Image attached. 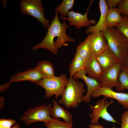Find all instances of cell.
Returning <instances> with one entry per match:
<instances>
[{
	"mask_svg": "<svg viewBox=\"0 0 128 128\" xmlns=\"http://www.w3.org/2000/svg\"><path fill=\"white\" fill-rule=\"evenodd\" d=\"M70 27L65 21L61 23L58 13L55 12L54 18L48 29L46 36L41 43L33 47V50L42 48L49 50L54 55H56L58 48H61L63 46L67 45L65 44V42L75 41L74 39L70 38L66 33V29Z\"/></svg>",
	"mask_w": 128,
	"mask_h": 128,
	"instance_id": "obj_1",
	"label": "cell"
},
{
	"mask_svg": "<svg viewBox=\"0 0 128 128\" xmlns=\"http://www.w3.org/2000/svg\"><path fill=\"white\" fill-rule=\"evenodd\" d=\"M84 84L78 81L73 77H70L62 95L58 103L63 105L67 109L75 108L83 101L85 90Z\"/></svg>",
	"mask_w": 128,
	"mask_h": 128,
	"instance_id": "obj_2",
	"label": "cell"
},
{
	"mask_svg": "<svg viewBox=\"0 0 128 128\" xmlns=\"http://www.w3.org/2000/svg\"><path fill=\"white\" fill-rule=\"evenodd\" d=\"M102 32L109 48L122 63L128 50V42L126 39L115 27L107 28Z\"/></svg>",
	"mask_w": 128,
	"mask_h": 128,
	"instance_id": "obj_3",
	"label": "cell"
},
{
	"mask_svg": "<svg viewBox=\"0 0 128 128\" xmlns=\"http://www.w3.org/2000/svg\"><path fill=\"white\" fill-rule=\"evenodd\" d=\"M68 79L66 75L62 74L59 76H55L44 78L36 84L45 90V96L50 98L55 95L56 99L62 96L66 85Z\"/></svg>",
	"mask_w": 128,
	"mask_h": 128,
	"instance_id": "obj_4",
	"label": "cell"
},
{
	"mask_svg": "<svg viewBox=\"0 0 128 128\" xmlns=\"http://www.w3.org/2000/svg\"><path fill=\"white\" fill-rule=\"evenodd\" d=\"M20 8L21 13L35 18L42 24L44 28H48L50 21L44 17V8L41 0H22Z\"/></svg>",
	"mask_w": 128,
	"mask_h": 128,
	"instance_id": "obj_5",
	"label": "cell"
},
{
	"mask_svg": "<svg viewBox=\"0 0 128 128\" xmlns=\"http://www.w3.org/2000/svg\"><path fill=\"white\" fill-rule=\"evenodd\" d=\"M52 107V104L50 103L47 106L41 105L33 108H29L24 113L20 119L26 125L39 121L48 122L52 119L50 114Z\"/></svg>",
	"mask_w": 128,
	"mask_h": 128,
	"instance_id": "obj_6",
	"label": "cell"
},
{
	"mask_svg": "<svg viewBox=\"0 0 128 128\" xmlns=\"http://www.w3.org/2000/svg\"><path fill=\"white\" fill-rule=\"evenodd\" d=\"M108 97L105 96L102 99L97 101L96 105L89 106L90 108L92 111L89 114L91 119V124H98V120L100 118L108 121L118 123L107 111V107L114 102L112 99L109 101L107 99Z\"/></svg>",
	"mask_w": 128,
	"mask_h": 128,
	"instance_id": "obj_7",
	"label": "cell"
},
{
	"mask_svg": "<svg viewBox=\"0 0 128 128\" xmlns=\"http://www.w3.org/2000/svg\"><path fill=\"white\" fill-rule=\"evenodd\" d=\"M122 64L121 62H119L104 71L99 81L100 87H106L112 89L114 87L117 88L120 86V84L118 79V76Z\"/></svg>",
	"mask_w": 128,
	"mask_h": 128,
	"instance_id": "obj_8",
	"label": "cell"
},
{
	"mask_svg": "<svg viewBox=\"0 0 128 128\" xmlns=\"http://www.w3.org/2000/svg\"><path fill=\"white\" fill-rule=\"evenodd\" d=\"M93 1H90L89 5L87 8L86 12L84 15L76 13L72 10L67 13L68 17H60L63 20H66L69 22V26H75L77 29L85 26H88L91 24H95L96 21L94 19L89 20L87 17V14L89 9Z\"/></svg>",
	"mask_w": 128,
	"mask_h": 128,
	"instance_id": "obj_9",
	"label": "cell"
},
{
	"mask_svg": "<svg viewBox=\"0 0 128 128\" xmlns=\"http://www.w3.org/2000/svg\"><path fill=\"white\" fill-rule=\"evenodd\" d=\"M101 95L117 100L119 104L128 110V93H118L107 87H100L93 91L92 96L96 97Z\"/></svg>",
	"mask_w": 128,
	"mask_h": 128,
	"instance_id": "obj_10",
	"label": "cell"
},
{
	"mask_svg": "<svg viewBox=\"0 0 128 128\" xmlns=\"http://www.w3.org/2000/svg\"><path fill=\"white\" fill-rule=\"evenodd\" d=\"M86 74L83 69L75 73L73 77L76 79H82L86 83L87 87V91L85 95L84 96L82 101L85 102H89L91 101L92 93L96 89L100 87V83L96 80L87 76Z\"/></svg>",
	"mask_w": 128,
	"mask_h": 128,
	"instance_id": "obj_11",
	"label": "cell"
},
{
	"mask_svg": "<svg viewBox=\"0 0 128 128\" xmlns=\"http://www.w3.org/2000/svg\"><path fill=\"white\" fill-rule=\"evenodd\" d=\"M44 78L42 74L36 68L29 69L25 71L18 72L10 78L9 82L29 81L36 83Z\"/></svg>",
	"mask_w": 128,
	"mask_h": 128,
	"instance_id": "obj_12",
	"label": "cell"
},
{
	"mask_svg": "<svg viewBox=\"0 0 128 128\" xmlns=\"http://www.w3.org/2000/svg\"><path fill=\"white\" fill-rule=\"evenodd\" d=\"M91 37V48L92 55L96 57L103 52L108 46L107 41L102 32H93Z\"/></svg>",
	"mask_w": 128,
	"mask_h": 128,
	"instance_id": "obj_13",
	"label": "cell"
},
{
	"mask_svg": "<svg viewBox=\"0 0 128 128\" xmlns=\"http://www.w3.org/2000/svg\"><path fill=\"white\" fill-rule=\"evenodd\" d=\"M83 69L87 77L99 82L104 72L96 57L93 55L86 62Z\"/></svg>",
	"mask_w": 128,
	"mask_h": 128,
	"instance_id": "obj_14",
	"label": "cell"
},
{
	"mask_svg": "<svg viewBox=\"0 0 128 128\" xmlns=\"http://www.w3.org/2000/svg\"><path fill=\"white\" fill-rule=\"evenodd\" d=\"M99 5L101 15L98 21L94 26L89 27L87 29L86 33L90 34L93 32H102L107 29L106 26L105 17L106 13L109 8L106 0H100Z\"/></svg>",
	"mask_w": 128,
	"mask_h": 128,
	"instance_id": "obj_15",
	"label": "cell"
},
{
	"mask_svg": "<svg viewBox=\"0 0 128 128\" xmlns=\"http://www.w3.org/2000/svg\"><path fill=\"white\" fill-rule=\"evenodd\" d=\"M96 57L98 62L104 71L120 62L108 46L103 52Z\"/></svg>",
	"mask_w": 128,
	"mask_h": 128,
	"instance_id": "obj_16",
	"label": "cell"
},
{
	"mask_svg": "<svg viewBox=\"0 0 128 128\" xmlns=\"http://www.w3.org/2000/svg\"><path fill=\"white\" fill-rule=\"evenodd\" d=\"M52 102L53 106L51 108L50 111L51 116L54 118H62L64 120V121L73 124V116L72 114L61 107L56 100H53Z\"/></svg>",
	"mask_w": 128,
	"mask_h": 128,
	"instance_id": "obj_17",
	"label": "cell"
},
{
	"mask_svg": "<svg viewBox=\"0 0 128 128\" xmlns=\"http://www.w3.org/2000/svg\"><path fill=\"white\" fill-rule=\"evenodd\" d=\"M122 18V16L117 8H109L105 17L106 28L115 27L120 23Z\"/></svg>",
	"mask_w": 128,
	"mask_h": 128,
	"instance_id": "obj_18",
	"label": "cell"
},
{
	"mask_svg": "<svg viewBox=\"0 0 128 128\" xmlns=\"http://www.w3.org/2000/svg\"><path fill=\"white\" fill-rule=\"evenodd\" d=\"M91 37L89 34L85 39L80 43L76 48L77 52L85 62L92 55L91 48Z\"/></svg>",
	"mask_w": 128,
	"mask_h": 128,
	"instance_id": "obj_19",
	"label": "cell"
},
{
	"mask_svg": "<svg viewBox=\"0 0 128 128\" xmlns=\"http://www.w3.org/2000/svg\"><path fill=\"white\" fill-rule=\"evenodd\" d=\"M43 76L44 78L55 76V70L53 64L47 61L38 62L35 68Z\"/></svg>",
	"mask_w": 128,
	"mask_h": 128,
	"instance_id": "obj_20",
	"label": "cell"
},
{
	"mask_svg": "<svg viewBox=\"0 0 128 128\" xmlns=\"http://www.w3.org/2000/svg\"><path fill=\"white\" fill-rule=\"evenodd\" d=\"M85 63L83 59L76 52L69 67L70 77H73L75 73L83 69Z\"/></svg>",
	"mask_w": 128,
	"mask_h": 128,
	"instance_id": "obj_21",
	"label": "cell"
},
{
	"mask_svg": "<svg viewBox=\"0 0 128 128\" xmlns=\"http://www.w3.org/2000/svg\"><path fill=\"white\" fill-rule=\"evenodd\" d=\"M118 79L120 85L116 88L117 91L121 92L124 89L128 90V68L123 64L118 75Z\"/></svg>",
	"mask_w": 128,
	"mask_h": 128,
	"instance_id": "obj_22",
	"label": "cell"
},
{
	"mask_svg": "<svg viewBox=\"0 0 128 128\" xmlns=\"http://www.w3.org/2000/svg\"><path fill=\"white\" fill-rule=\"evenodd\" d=\"M74 0H63L55 8V12L59 13L64 17H66L67 12L73 7Z\"/></svg>",
	"mask_w": 128,
	"mask_h": 128,
	"instance_id": "obj_23",
	"label": "cell"
},
{
	"mask_svg": "<svg viewBox=\"0 0 128 128\" xmlns=\"http://www.w3.org/2000/svg\"><path fill=\"white\" fill-rule=\"evenodd\" d=\"M44 125L47 128H72L73 124L60 121L58 119L52 118L49 122L45 123Z\"/></svg>",
	"mask_w": 128,
	"mask_h": 128,
	"instance_id": "obj_24",
	"label": "cell"
},
{
	"mask_svg": "<svg viewBox=\"0 0 128 128\" xmlns=\"http://www.w3.org/2000/svg\"><path fill=\"white\" fill-rule=\"evenodd\" d=\"M120 23L115 27L125 37L128 42V17L121 15Z\"/></svg>",
	"mask_w": 128,
	"mask_h": 128,
	"instance_id": "obj_25",
	"label": "cell"
},
{
	"mask_svg": "<svg viewBox=\"0 0 128 128\" xmlns=\"http://www.w3.org/2000/svg\"><path fill=\"white\" fill-rule=\"evenodd\" d=\"M117 8L122 15L128 17V0H123Z\"/></svg>",
	"mask_w": 128,
	"mask_h": 128,
	"instance_id": "obj_26",
	"label": "cell"
},
{
	"mask_svg": "<svg viewBox=\"0 0 128 128\" xmlns=\"http://www.w3.org/2000/svg\"><path fill=\"white\" fill-rule=\"evenodd\" d=\"M15 122L13 119L1 118L0 119V128H11Z\"/></svg>",
	"mask_w": 128,
	"mask_h": 128,
	"instance_id": "obj_27",
	"label": "cell"
},
{
	"mask_svg": "<svg viewBox=\"0 0 128 128\" xmlns=\"http://www.w3.org/2000/svg\"><path fill=\"white\" fill-rule=\"evenodd\" d=\"M122 122L121 128H128V110L125 111L121 117Z\"/></svg>",
	"mask_w": 128,
	"mask_h": 128,
	"instance_id": "obj_28",
	"label": "cell"
},
{
	"mask_svg": "<svg viewBox=\"0 0 128 128\" xmlns=\"http://www.w3.org/2000/svg\"><path fill=\"white\" fill-rule=\"evenodd\" d=\"M123 0H107L106 2L109 8H116Z\"/></svg>",
	"mask_w": 128,
	"mask_h": 128,
	"instance_id": "obj_29",
	"label": "cell"
},
{
	"mask_svg": "<svg viewBox=\"0 0 128 128\" xmlns=\"http://www.w3.org/2000/svg\"><path fill=\"white\" fill-rule=\"evenodd\" d=\"M11 82H9L8 83H6L0 86V91L2 92L9 88L10 86Z\"/></svg>",
	"mask_w": 128,
	"mask_h": 128,
	"instance_id": "obj_30",
	"label": "cell"
},
{
	"mask_svg": "<svg viewBox=\"0 0 128 128\" xmlns=\"http://www.w3.org/2000/svg\"><path fill=\"white\" fill-rule=\"evenodd\" d=\"M122 63L128 68V50L126 55Z\"/></svg>",
	"mask_w": 128,
	"mask_h": 128,
	"instance_id": "obj_31",
	"label": "cell"
},
{
	"mask_svg": "<svg viewBox=\"0 0 128 128\" xmlns=\"http://www.w3.org/2000/svg\"><path fill=\"white\" fill-rule=\"evenodd\" d=\"M89 128H104L103 126L98 124H90L89 125Z\"/></svg>",
	"mask_w": 128,
	"mask_h": 128,
	"instance_id": "obj_32",
	"label": "cell"
},
{
	"mask_svg": "<svg viewBox=\"0 0 128 128\" xmlns=\"http://www.w3.org/2000/svg\"><path fill=\"white\" fill-rule=\"evenodd\" d=\"M11 128H21V127L18 124H16Z\"/></svg>",
	"mask_w": 128,
	"mask_h": 128,
	"instance_id": "obj_33",
	"label": "cell"
}]
</instances>
